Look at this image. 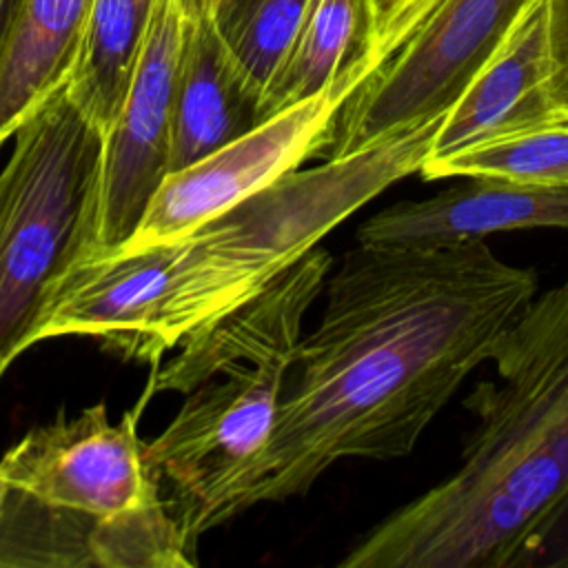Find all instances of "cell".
Instances as JSON below:
<instances>
[{
  "label": "cell",
  "instance_id": "cell-16",
  "mask_svg": "<svg viewBox=\"0 0 568 568\" xmlns=\"http://www.w3.org/2000/svg\"><path fill=\"white\" fill-rule=\"evenodd\" d=\"M419 175L444 178H495L526 184H568V122H552L528 131L495 138L459 153L426 160Z\"/></svg>",
  "mask_w": 568,
  "mask_h": 568
},
{
  "label": "cell",
  "instance_id": "cell-11",
  "mask_svg": "<svg viewBox=\"0 0 568 568\" xmlns=\"http://www.w3.org/2000/svg\"><path fill=\"white\" fill-rule=\"evenodd\" d=\"M550 73L548 11L537 0L444 113L426 160L557 122Z\"/></svg>",
  "mask_w": 568,
  "mask_h": 568
},
{
  "label": "cell",
  "instance_id": "cell-21",
  "mask_svg": "<svg viewBox=\"0 0 568 568\" xmlns=\"http://www.w3.org/2000/svg\"><path fill=\"white\" fill-rule=\"evenodd\" d=\"M180 4L186 18H200V16H211L213 9L220 4V0H180Z\"/></svg>",
  "mask_w": 568,
  "mask_h": 568
},
{
  "label": "cell",
  "instance_id": "cell-10",
  "mask_svg": "<svg viewBox=\"0 0 568 568\" xmlns=\"http://www.w3.org/2000/svg\"><path fill=\"white\" fill-rule=\"evenodd\" d=\"M464 180L426 200H404L373 213L357 226L355 242L422 246L486 240L506 231L568 229V184Z\"/></svg>",
  "mask_w": 568,
  "mask_h": 568
},
{
  "label": "cell",
  "instance_id": "cell-7",
  "mask_svg": "<svg viewBox=\"0 0 568 568\" xmlns=\"http://www.w3.org/2000/svg\"><path fill=\"white\" fill-rule=\"evenodd\" d=\"M377 69L371 58H359L320 93L262 120L202 160L166 173L138 231L122 246L180 240L248 195L302 169L306 160H322L339 106Z\"/></svg>",
  "mask_w": 568,
  "mask_h": 568
},
{
  "label": "cell",
  "instance_id": "cell-15",
  "mask_svg": "<svg viewBox=\"0 0 568 568\" xmlns=\"http://www.w3.org/2000/svg\"><path fill=\"white\" fill-rule=\"evenodd\" d=\"M371 0H311L293 44L271 80L260 118L266 120L326 89L351 62L373 53Z\"/></svg>",
  "mask_w": 568,
  "mask_h": 568
},
{
  "label": "cell",
  "instance_id": "cell-20",
  "mask_svg": "<svg viewBox=\"0 0 568 568\" xmlns=\"http://www.w3.org/2000/svg\"><path fill=\"white\" fill-rule=\"evenodd\" d=\"M521 568H568V497L535 535Z\"/></svg>",
  "mask_w": 568,
  "mask_h": 568
},
{
  "label": "cell",
  "instance_id": "cell-6",
  "mask_svg": "<svg viewBox=\"0 0 568 568\" xmlns=\"http://www.w3.org/2000/svg\"><path fill=\"white\" fill-rule=\"evenodd\" d=\"M537 0H439L339 106L322 160L346 158L444 115Z\"/></svg>",
  "mask_w": 568,
  "mask_h": 568
},
{
  "label": "cell",
  "instance_id": "cell-1",
  "mask_svg": "<svg viewBox=\"0 0 568 568\" xmlns=\"http://www.w3.org/2000/svg\"><path fill=\"white\" fill-rule=\"evenodd\" d=\"M537 291V273L486 240L357 242L333 264L317 324L297 342L237 515L306 495L342 459L410 455Z\"/></svg>",
  "mask_w": 568,
  "mask_h": 568
},
{
  "label": "cell",
  "instance_id": "cell-8",
  "mask_svg": "<svg viewBox=\"0 0 568 568\" xmlns=\"http://www.w3.org/2000/svg\"><path fill=\"white\" fill-rule=\"evenodd\" d=\"M146 402L144 395L118 424L109 419L104 404L84 408L73 419L60 410L51 424L31 428L2 455L0 479L40 506L93 521L160 504L138 437Z\"/></svg>",
  "mask_w": 568,
  "mask_h": 568
},
{
  "label": "cell",
  "instance_id": "cell-14",
  "mask_svg": "<svg viewBox=\"0 0 568 568\" xmlns=\"http://www.w3.org/2000/svg\"><path fill=\"white\" fill-rule=\"evenodd\" d=\"M155 4L158 0H91L64 91L104 133L122 111Z\"/></svg>",
  "mask_w": 568,
  "mask_h": 568
},
{
  "label": "cell",
  "instance_id": "cell-9",
  "mask_svg": "<svg viewBox=\"0 0 568 568\" xmlns=\"http://www.w3.org/2000/svg\"><path fill=\"white\" fill-rule=\"evenodd\" d=\"M186 16L180 0H158L153 22L115 124L104 133L100 248L138 231L171 162V118Z\"/></svg>",
  "mask_w": 568,
  "mask_h": 568
},
{
  "label": "cell",
  "instance_id": "cell-12",
  "mask_svg": "<svg viewBox=\"0 0 568 568\" xmlns=\"http://www.w3.org/2000/svg\"><path fill=\"white\" fill-rule=\"evenodd\" d=\"M260 122V100L211 16L186 18L173 93L169 173L222 149Z\"/></svg>",
  "mask_w": 568,
  "mask_h": 568
},
{
  "label": "cell",
  "instance_id": "cell-19",
  "mask_svg": "<svg viewBox=\"0 0 568 568\" xmlns=\"http://www.w3.org/2000/svg\"><path fill=\"white\" fill-rule=\"evenodd\" d=\"M550 44V91L557 122H568V0H546Z\"/></svg>",
  "mask_w": 568,
  "mask_h": 568
},
{
  "label": "cell",
  "instance_id": "cell-13",
  "mask_svg": "<svg viewBox=\"0 0 568 568\" xmlns=\"http://www.w3.org/2000/svg\"><path fill=\"white\" fill-rule=\"evenodd\" d=\"M91 0H18L0 51V144L71 71Z\"/></svg>",
  "mask_w": 568,
  "mask_h": 568
},
{
  "label": "cell",
  "instance_id": "cell-23",
  "mask_svg": "<svg viewBox=\"0 0 568 568\" xmlns=\"http://www.w3.org/2000/svg\"><path fill=\"white\" fill-rule=\"evenodd\" d=\"M7 495H9V486L0 479V517H2V510H4V501H7Z\"/></svg>",
  "mask_w": 568,
  "mask_h": 568
},
{
  "label": "cell",
  "instance_id": "cell-3",
  "mask_svg": "<svg viewBox=\"0 0 568 568\" xmlns=\"http://www.w3.org/2000/svg\"><path fill=\"white\" fill-rule=\"evenodd\" d=\"M333 255L320 246L209 328L186 337L146 395L180 390L186 399L144 446V464L186 548L237 517L246 475L262 455L311 306L322 297Z\"/></svg>",
  "mask_w": 568,
  "mask_h": 568
},
{
  "label": "cell",
  "instance_id": "cell-18",
  "mask_svg": "<svg viewBox=\"0 0 568 568\" xmlns=\"http://www.w3.org/2000/svg\"><path fill=\"white\" fill-rule=\"evenodd\" d=\"M439 0H371L373 4V53L384 64L424 22Z\"/></svg>",
  "mask_w": 568,
  "mask_h": 568
},
{
  "label": "cell",
  "instance_id": "cell-22",
  "mask_svg": "<svg viewBox=\"0 0 568 568\" xmlns=\"http://www.w3.org/2000/svg\"><path fill=\"white\" fill-rule=\"evenodd\" d=\"M16 4H18V0H0V51H2V42H4Z\"/></svg>",
  "mask_w": 568,
  "mask_h": 568
},
{
  "label": "cell",
  "instance_id": "cell-17",
  "mask_svg": "<svg viewBox=\"0 0 568 568\" xmlns=\"http://www.w3.org/2000/svg\"><path fill=\"white\" fill-rule=\"evenodd\" d=\"M311 0H220L211 20L260 100L282 67Z\"/></svg>",
  "mask_w": 568,
  "mask_h": 568
},
{
  "label": "cell",
  "instance_id": "cell-2",
  "mask_svg": "<svg viewBox=\"0 0 568 568\" xmlns=\"http://www.w3.org/2000/svg\"><path fill=\"white\" fill-rule=\"evenodd\" d=\"M464 406L459 466L359 535L339 568H521L568 497V277L526 304Z\"/></svg>",
  "mask_w": 568,
  "mask_h": 568
},
{
  "label": "cell",
  "instance_id": "cell-4",
  "mask_svg": "<svg viewBox=\"0 0 568 568\" xmlns=\"http://www.w3.org/2000/svg\"><path fill=\"white\" fill-rule=\"evenodd\" d=\"M444 115L346 158L297 169L173 240L142 362L151 366L268 284L395 182L419 173Z\"/></svg>",
  "mask_w": 568,
  "mask_h": 568
},
{
  "label": "cell",
  "instance_id": "cell-5",
  "mask_svg": "<svg viewBox=\"0 0 568 568\" xmlns=\"http://www.w3.org/2000/svg\"><path fill=\"white\" fill-rule=\"evenodd\" d=\"M0 173V379L69 273L100 248L104 131L58 89L13 133Z\"/></svg>",
  "mask_w": 568,
  "mask_h": 568
}]
</instances>
